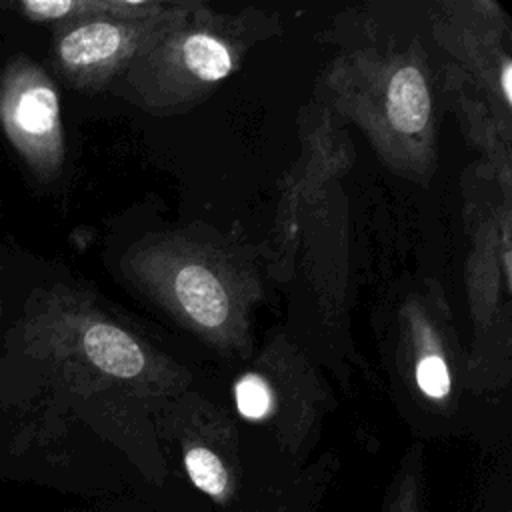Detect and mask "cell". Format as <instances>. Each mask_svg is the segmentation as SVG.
Segmentation results:
<instances>
[{
  "instance_id": "cell-5",
  "label": "cell",
  "mask_w": 512,
  "mask_h": 512,
  "mask_svg": "<svg viewBox=\"0 0 512 512\" xmlns=\"http://www.w3.org/2000/svg\"><path fill=\"white\" fill-rule=\"evenodd\" d=\"M388 118L404 134L420 132L430 114V94L424 76L414 66L400 68L388 84Z\"/></svg>"
},
{
  "instance_id": "cell-8",
  "label": "cell",
  "mask_w": 512,
  "mask_h": 512,
  "mask_svg": "<svg viewBox=\"0 0 512 512\" xmlns=\"http://www.w3.org/2000/svg\"><path fill=\"white\" fill-rule=\"evenodd\" d=\"M382 512H422V486L418 470L396 478Z\"/></svg>"
},
{
  "instance_id": "cell-10",
  "label": "cell",
  "mask_w": 512,
  "mask_h": 512,
  "mask_svg": "<svg viewBox=\"0 0 512 512\" xmlns=\"http://www.w3.org/2000/svg\"><path fill=\"white\" fill-rule=\"evenodd\" d=\"M18 8L30 20H58L74 12L86 10L90 8V4L72 2V0H26V2H20Z\"/></svg>"
},
{
  "instance_id": "cell-2",
  "label": "cell",
  "mask_w": 512,
  "mask_h": 512,
  "mask_svg": "<svg viewBox=\"0 0 512 512\" xmlns=\"http://www.w3.org/2000/svg\"><path fill=\"white\" fill-rule=\"evenodd\" d=\"M126 44L128 34L122 26L106 20H90L64 30L56 40L54 52L60 68L80 78L114 62Z\"/></svg>"
},
{
  "instance_id": "cell-12",
  "label": "cell",
  "mask_w": 512,
  "mask_h": 512,
  "mask_svg": "<svg viewBox=\"0 0 512 512\" xmlns=\"http://www.w3.org/2000/svg\"><path fill=\"white\" fill-rule=\"evenodd\" d=\"M272 512H286V508H278V510H272Z\"/></svg>"
},
{
  "instance_id": "cell-4",
  "label": "cell",
  "mask_w": 512,
  "mask_h": 512,
  "mask_svg": "<svg viewBox=\"0 0 512 512\" xmlns=\"http://www.w3.org/2000/svg\"><path fill=\"white\" fill-rule=\"evenodd\" d=\"M176 296L186 314L202 326H220L228 316V296L204 266H184L174 278Z\"/></svg>"
},
{
  "instance_id": "cell-7",
  "label": "cell",
  "mask_w": 512,
  "mask_h": 512,
  "mask_svg": "<svg viewBox=\"0 0 512 512\" xmlns=\"http://www.w3.org/2000/svg\"><path fill=\"white\" fill-rule=\"evenodd\" d=\"M236 406L248 420H262L272 412V392L268 384L254 374L236 384Z\"/></svg>"
},
{
  "instance_id": "cell-13",
  "label": "cell",
  "mask_w": 512,
  "mask_h": 512,
  "mask_svg": "<svg viewBox=\"0 0 512 512\" xmlns=\"http://www.w3.org/2000/svg\"><path fill=\"white\" fill-rule=\"evenodd\" d=\"M504 512H508V510H504Z\"/></svg>"
},
{
  "instance_id": "cell-1",
  "label": "cell",
  "mask_w": 512,
  "mask_h": 512,
  "mask_svg": "<svg viewBox=\"0 0 512 512\" xmlns=\"http://www.w3.org/2000/svg\"><path fill=\"white\" fill-rule=\"evenodd\" d=\"M0 128L36 176L56 174L64 152L58 94L26 56L10 58L0 72Z\"/></svg>"
},
{
  "instance_id": "cell-3",
  "label": "cell",
  "mask_w": 512,
  "mask_h": 512,
  "mask_svg": "<svg viewBox=\"0 0 512 512\" xmlns=\"http://www.w3.org/2000/svg\"><path fill=\"white\" fill-rule=\"evenodd\" d=\"M82 350L96 368L118 378H134L144 368V354L134 338L106 322L90 324L84 330Z\"/></svg>"
},
{
  "instance_id": "cell-9",
  "label": "cell",
  "mask_w": 512,
  "mask_h": 512,
  "mask_svg": "<svg viewBox=\"0 0 512 512\" xmlns=\"http://www.w3.org/2000/svg\"><path fill=\"white\" fill-rule=\"evenodd\" d=\"M416 382H418V388L428 398L440 400V398L448 396V392H450V374H448L446 362L436 354L424 356L416 366Z\"/></svg>"
},
{
  "instance_id": "cell-11",
  "label": "cell",
  "mask_w": 512,
  "mask_h": 512,
  "mask_svg": "<svg viewBox=\"0 0 512 512\" xmlns=\"http://www.w3.org/2000/svg\"><path fill=\"white\" fill-rule=\"evenodd\" d=\"M502 92H504V100L510 102L512 100V66L510 64H504L502 68Z\"/></svg>"
},
{
  "instance_id": "cell-6",
  "label": "cell",
  "mask_w": 512,
  "mask_h": 512,
  "mask_svg": "<svg viewBox=\"0 0 512 512\" xmlns=\"http://www.w3.org/2000/svg\"><path fill=\"white\" fill-rule=\"evenodd\" d=\"M184 64L202 80H220L232 70V54L224 42L208 34H194L182 48Z\"/></svg>"
}]
</instances>
